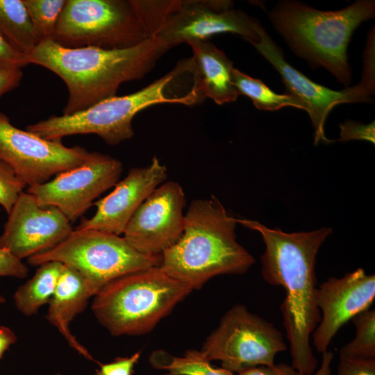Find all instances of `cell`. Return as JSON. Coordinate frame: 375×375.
Here are the masks:
<instances>
[{"mask_svg": "<svg viewBox=\"0 0 375 375\" xmlns=\"http://www.w3.org/2000/svg\"><path fill=\"white\" fill-rule=\"evenodd\" d=\"M237 222L262 235L265 245L260 256L262 276L267 283L281 286L285 292L280 309L290 342L292 366L301 374H312L317 360L310 338L321 319L315 301L316 258L332 229L322 227L313 231L285 233L257 221L237 219Z\"/></svg>", "mask_w": 375, "mask_h": 375, "instance_id": "obj_1", "label": "cell"}, {"mask_svg": "<svg viewBox=\"0 0 375 375\" xmlns=\"http://www.w3.org/2000/svg\"><path fill=\"white\" fill-rule=\"evenodd\" d=\"M170 49L159 36L122 49H69L48 39L28 57L29 64L47 68L65 83L68 99L62 115H70L116 96L122 83L143 78Z\"/></svg>", "mask_w": 375, "mask_h": 375, "instance_id": "obj_2", "label": "cell"}, {"mask_svg": "<svg viewBox=\"0 0 375 375\" xmlns=\"http://www.w3.org/2000/svg\"><path fill=\"white\" fill-rule=\"evenodd\" d=\"M205 99L189 58L135 92L104 99L70 115H52L28 125L26 130L47 140L60 141L69 135L95 134L106 143L116 145L133 136L132 121L147 108L161 103L194 106Z\"/></svg>", "mask_w": 375, "mask_h": 375, "instance_id": "obj_3", "label": "cell"}, {"mask_svg": "<svg viewBox=\"0 0 375 375\" xmlns=\"http://www.w3.org/2000/svg\"><path fill=\"white\" fill-rule=\"evenodd\" d=\"M236 224L215 196L192 201L183 233L162 252L160 267L192 290L218 275L245 273L255 259L238 242Z\"/></svg>", "mask_w": 375, "mask_h": 375, "instance_id": "obj_4", "label": "cell"}, {"mask_svg": "<svg viewBox=\"0 0 375 375\" xmlns=\"http://www.w3.org/2000/svg\"><path fill=\"white\" fill-rule=\"evenodd\" d=\"M374 17V0H357L337 10H320L298 1L281 0L268 13L272 26L294 53L312 68H324L345 88L352 82L347 55L352 34Z\"/></svg>", "mask_w": 375, "mask_h": 375, "instance_id": "obj_5", "label": "cell"}, {"mask_svg": "<svg viewBox=\"0 0 375 375\" xmlns=\"http://www.w3.org/2000/svg\"><path fill=\"white\" fill-rule=\"evenodd\" d=\"M173 1L67 0L51 40L69 49H122L156 36Z\"/></svg>", "mask_w": 375, "mask_h": 375, "instance_id": "obj_6", "label": "cell"}, {"mask_svg": "<svg viewBox=\"0 0 375 375\" xmlns=\"http://www.w3.org/2000/svg\"><path fill=\"white\" fill-rule=\"evenodd\" d=\"M193 290L160 266L120 276L93 297L92 310L112 335H138L151 331Z\"/></svg>", "mask_w": 375, "mask_h": 375, "instance_id": "obj_7", "label": "cell"}, {"mask_svg": "<svg viewBox=\"0 0 375 375\" xmlns=\"http://www.w3.org/2000/svg\"><path fill=\"white\" fill-rule=\"evenodd\" d=\"M27 260L32 266L56 261L74 268L83 276L94 297L120 276L160 266L162 255L142 253L120 235L75 228L55 247Z\"/></svg>", "mask_w": 375, "mask_h": 375, "instance_id": "obj_8", "label": "cell"}, {"mask_svg": "<svg viewBox=\"0 0 375 375\" xmlns=\"http://www.w3.org/2000/svg\"><path fill=\"white\" fill-rule=\"evenodd\" d=\"M282 333L262 317L236 304L221 318L200 350L209 361H219L233 373L261 365H274V358L286 351Z\"/></svg>", "mask_w": 375, "mask_h": 375, "instance_id": "obj_9", "label": "cell"}, {"mask_svg": "<svg viewBox=\"0 0 375 375\" xmlns=\"http://www.w3.org/2000/svg\"><path fill=\"white\" fill-rule=\"evenodd\" d=\"M90 153L84 147H68L60 140H47L18 128L0 112V160L10 167L26 187L44 183L80 166Z\"/></svg>", "mask_w": 375, "mask_h": 375, "instance_id": "obj_10", "label": "cell"}, {"mask_svg": "<svg viewBox=\"0 0 375 375\" xmlns=\"http://www.w3.org/2000/svg\"><path fill=\"white\" fill-rule=\"evenodd\" d=\"M123 170L117 159L99 152H91L82 165L56 176L53 179L27 188L42 207L59 209L70 221L78 219L94 200L115 185Z\"/></svg>", "mask_w": 375, "mask_h": 375, "instance_id": "obj_11", "label": "cell"}, {"mask_svg": "<svg viewBox=\"0 0 375 375\" xmlns=\"http://www.w3.org/2000/svg\"><path fill=\"white\" fill-rule=\"evenodd\" d=\"M260 22L236 9L228 0H178L156 36L172 48L192 40H206L231 33L251 44L260 40Z\"/></svg>", "mask_w": 375, "mask_h": 375, "instance_id": "obj_12", "label": "cell"}, {"mask_svg": "<svg viewBox=\"0 0 375 375\" xmlns=\"http://www.w3.org/2000/svg\"><path fill=\"white\" fill-rule=\"evenodd\" d=\"M258 31L260 40L251 45L280 74L286 93L294 96L303 103L315 130V144L319 142H333L324 133V124L332 109L342 103L370 102L375 90L360 81L357 85L341 90H331L312 81L285 60L282 49L261 24Z\"/></svg>", "mask_w": 375, "mask_h": 375, "instance_id": "obj_13", "label": "cell"}, {"mask_svg": "<svg viewBox=\"0 0 375 375\" xmlns=\"http://www.w3.org/2000/svg\"><path fill=\"white\" fill-rule=\"evenodd\" d=\"M185 203L178 183H162L137 209L125 228L124 238L142 253L162 255L183 233Z\"/></svg>", "mask_w": 375, "mask_h": 375, "instance_id": "obj_14", "label": "cell"}, {"mask_svg": "<svg viewBox=\"0 0 375 375\" xmlns=\"http://www.w3.org/2000/svg\"><path fill=\"white\" fill-rule=\"evenodd\" d=\"M0 248L22 260L47 251L73 231L70 221L55 207L42 208L28 192H22L8 214Z\"/></svg>", "mask_w": 375, "mask_h": 375, "instance_id": "obj_15", "label": "cell"}, {"mask_svg": "<svg viewBox=\"0 0 375 375\" xmlns=\"http://www.w3.org/2000/svg\"><path fill=\"white\" fill-rule=\"evenodd\" d=\"M375 298V276L360 267L341 278L330 277L316 290L321 319L312 333V345L323 353L338 331L358 314L369 309Z\"/></svg>", "mask_w": 375, "mask_h": 375, "instance_id": "obj_16", "label": "cell"}, {"mask_svg": "<svg viewBox=\"0 0 375 375\" xmlns=\"http://www.w3.org/2000/svg\"><path fill=\"white\" fill-rule=\"evenodd\" d=\"M167 176L166 166L154 156L147 167H135L119 181L114 190L94 203L95 214L83 219L76 229L96 230L117 235L125 228L141 203Z\"/></svg>", "mask_w": 375, "mask_h": 375, "instance_id": "obj_17", "label": "cell"}, {"mask_svg": "<svg viewBox=\"0 0 375 375\" xmlns=\"http://www.w3.org/2000/svg\"><path fill=\"white\" fill-rule=\"evenodd\" d=\"M91 297L83 276L74 268L63 265L56 290L49 302L46 317L70 347L85 358L94 360L92 355L69 330L70 323L84 310Z\"/></svg>", "mask_w": 375, "mask_h": 375, "instance_id": "obj_18", "label": "cell"}, {"mask_svg": "<svg viewBox=\"0 0 375 375\" xmlns=\"http://www.w3.org/2000/svg\"><path fill=\"white\" fill-rule=\"evenodd\" d=\"M192 50L199 88L205 98L218 105L233 102L240 95L233 81V62L208 40L187 43Z\"/></svg>", "mask_w": 375, "mask_h": 375, "instance_id": "obj_19", "label": "cell"}, {"mask_svg": "<svg viewBox=\"0 0 375 375\" xmlns=\"http://www.w3.org/2000/svg\"><path fill=\"white\" fill-rule=\"evenodd\" d=\"M63 265L50 261L38 266L34 275L15 291L13 299L17 310L25 316H31L51 299Z\"/></svg>", "mask_w": 375, "mask_h": 375, "instance_id": "obj_20", "label": "cell"}, {"mask_svg": "<svg viewBox=\"0 0 375 375\" xmlns=\"http://www.w3.org/2000/svg\"><path fill=\"white\" fill-rule=\"evenodd\" d=\"M0 33L27 56L40 43L23 0H0Z\"/></svg>", "mask_w": 375, "mask_h": 375, "instance_id": "obj_21", "label": "cell"}, {"mask_svg": "<svg viewBox=\"0 0 375 375\" xmlns=\"http://www.w3.org/2000/svg\"><path fill=\"white\" fill-rule=\"evenodd\" d=\"M233 81L240 94L251 99L258 110L274 111L286 106H292L306 111L303 103L294 96L277 94L268 88L261 80L253 78L234 68Z\"/></svg>", "mask_w": 375, "mask_h": 375, "instance_id": "obj_22", "label": "cell"}, {"mask_svg": "<svg viewBox=\"0 0 375 375\" xmlns=\"http://www.w3.org/2000/svg\"><path fill=\"white\" fill-rule=\"evenodd\" d=\"M152 365L167 375H235L224 367L212 365L200 351L188 350L182 356L163 351H155L150 358Z\"/></svg>", "mask_w": 375, "mask_h": 375, "instance_id": "obj_23", "label": "cell"}, {"mask_svg": "<svg viewBox=\"0 0 375 375\" xmlns=\"http://www.w3.org/2000/svg\"><path fill=\"white\" fill-rule=\"evenodd\" d=\"M356 328L353 339L340 350V356L375 359V310L367 309L352 318Z\"/></svg>", "mask_w": 375, "mask_h": 375, "instance_id": "obj_24", "label": "cell"}, {"mask_svg": "<svg viewBox=\"0 0 375 375\" xmlns=\"http://www.w3.org/2000/svg\"><path fill=\"white\" fill-rule=\"evenodd\" d=\"M41 42L51 39L67 0H23Z\"/></svg>", "mask_w": 375, "mask_h": 375, "instance_id": "obj_25", "label": "cell"}, {"mask_svg": "<svg viewBox=\"0 0 375 375\" xmlns=\"http://www.w3.org/2000/svg\"><path fill=\"white\" fill-rule=\"evenodd\" d=\"M26 188L12 168L0 160V206L7 214Z\"/></svg>", "mask_w": 375, "mask_h": 375, "instance_id": "obj_26", "label": "cell"}, {"mask_svg": "<svg viewBox=\"0 0 375 375\" xmlns=\"http://www.w3.org/2000/svg\"><path fill=\"white\" fill-rule=\"evenodd\" d=\"M340 138L338 141H348L351 140H362L375 143V125L374 121L368 124L353 121H347L340 124Z\"/></svg>", "mask_w": 375, "mask_h": 375, "instance_id": "obj_27", "label": "cell"}, {"mask_svg": "<svg viewBox=\"0 0 375 375\" xmlns=\"http://www.w3.org/2000/svg\"><path fill=\"white\" fill-rule=\"evenodd\" d=\"M28 64V56L15 49L0 33V69H21Z\"/></svg>", "mask_w": 375, "mask_h": 375, "instance_id": "obj_28", "label": "cell"}, {"mask_svg": "<svg viewBox=\"0 0 375 375\" xmlns=\"http://www.w3.org/2000/svg\"><path fill=\"white\" fill-rule=\"evenodd\" d=\"M337 375H375V359L340 356Z\"/></svg>", "mask_w": 375, "mask_h": 375, "instance_id": "obj_29", "label": "cell"}, {"mask_svg": "<svg viewBox=\"0 0 375 375\" xmlns=\"http://www.w3.org/2000/svg\"><path fill=\"white\" fill-rule=\"evenodd\" d=\"M140 357V351L128 357L118 358L114 361L101 365L94 375H133V368Z\"/></svg>", "mask_w": 375, "mask_h": 375, "instance_id": "obj_30", "label": "cell"}, {"mask_svg": "<svg viewBox=\"0 0 375 375\" xmlns=\"http://www.w3.org/2000/svg\"><path fill=\"white\" fill-rule=\"evenodd\" d=\"M28 269L22 260L6 249L0 248V276L24 278Z\"/></svg>", "mask_w": 375, "mask_h": 375, "instance_id": "obj_31", "label": "cell"}, {"mask_svg": "<svg viewBox=\"0 0 375 375\" xmlns=\"http://www.w3.org/2000/svg\"><path fill=\"white\" fill-rule=\"evenodd\" d=\"M238 375H301V374L292 365L279 363L249 368L238 372Z\"/></svg>", "mask_w": 375, "mask_h": 375, "instance_id": "obj_32", "label": "cell"}, {"mask_svg": "<svg viewBox=\"0 0 375 375\" xmlns=\"http://www.w3.org/2000/svg\"><path fill=\"white\" fill-rule=\"evenodd\" d=\"M23 76L20 69H0V97L17 88Z\"/></svg>", "mask_w": 375, "mask_h": 375, "instance_id": "obj_33", "label": "cell"}, {"mask_svg": "<svg viewBox=\"0 0 375 375\" xmlns=\"http://www.w3.org/2000/svg\"><path fill=\"white\" fill-rule=\"evenodd\" d=\"M17 341L15 333L8 327L0 326V359L11 345Z\"/></svg>", "mask_w": 375, "mask_h": 375, "instance_id": "obj_34", "label": "cell"}, {"mask_svg": "<svg viewBox=\"0 0 375 375\" xmlns=\"http://www.w3.org/2000/svg\"><path fill=\"white\" fill-rule=\"evenodd\" d=\"M322 354V363L319 368L313 374L307 375H331V365L334 358V354L329 351H326Z\"/></svg>", "mask_w": 375, "mask_h": 375, "instance_id": "obj_35", "label": "cell"}, {"mask_svg": "<svg viewBox=\"0 0 375 375\" xmlns=\"http://www.w3.org/2000/svg\"><path fill=\"white\" fill-rule=\"evenodd\" d=\"M4 301H5V299L3 297L0 296V303Z\"/></svg>", "mask_w": 375, "mask_h": 375, "instance_id": "obj_36", "label": "cell"}, {"mask_svg": "<svg viewBox=\"0 0 375 375\" xmlns=\"http://www.w3.org/2000/svg\"><path fill=\"white\" fill-rule=\"evenodd\" d=\"M55 375H61V374H55Z\"/></svg>", "mask_w": 375, "mask_h": 375, "instance_id": "obj_37", "label": "cell"}]
</instances>
